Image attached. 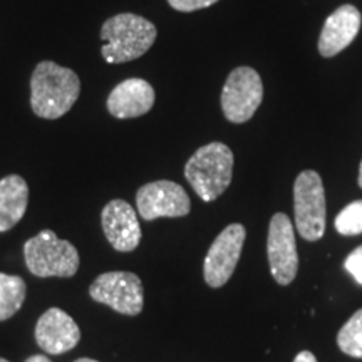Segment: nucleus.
Returning a JSON list of instances; mask_svg holds the SVG:
<instances>
[{"label":"nucleus","mask_w":362,"mask_h":362,"mask_svg":"<svg viewBox=\"0 0 362 362\" xmlns=\"http://www.w3.org/2000/svg\"><path fill=\"white\" fill-rule=\"evenodd\" d=\"M81 341L79 325L59 307H51L35 324V342L47 354L59 356L69 352Z\"/></svg>","instance_id":"11"},{"label":"nucleus","mask_w":362,"mask_h":362,"mask_svg":"<svg viewBox=\"0 0 362 362\" xmlns=\"http://www.w3.org/2000/svg\"><path fill=\"white\" fill-rule=\"evenodd\" d=\"M245 238L247 230L245 226L240 223L225 226L218 237L215 238V242L208 248L205 264H203L205 282L210 287H223L232 279L233 272L237 269L240 255H242Z\"/></svg>","instance_id":"9"},{"label":"nucleus","mask_w":362,"mask_h":362,"mask_svg":"<svg viewBox=\"0 0 362 362\" xmlns=\"http://www.w3.org/2000/svg\"><path fill=\"white\" fill-rule=\"evenodd\" d=\"M264 99V84L253 67L240 66L228 74L221 90V110L230 123L250 121Z\"/></svg>","instance_id":"6"},{"label":"nucleus","mask_w":362,"mask_h":362,"mask_svg":"<svg viewBox=\"0 0 362 362\" xmlns=\"http://www.w3.org/2000/svg\"><path fill=\"white\" fill-rule=\"evenodd\" d=\"M293 362H317V359H315V356L312 354V352L302 351V352H298L296 359H293Z\"/></svg>","instance_id":"21"},{"label":"nucleus","mask_w":362,"mask_h":362,"mask_svg":"<svg viewBox=\"0 0 362 362\" xmlns=\"http://www.w3.org/2000/svg\"><path fill=\"white\" fill-rule=\"evenodd\" d=\"M334 226L344 237H354L362 233V200H356L347 205L336 216Z\"/></svg>","instance_id":"18"},{"label":"nucleus","mask_w":362,"mask_h":362,"mask_svg":"<svg viewBox=\"0 0 362 362\" xmlns=\"http://www.w3.org/2000/svg\"><path fill=\"white\" fill-rule=\"evenodd\" d=\"M138 214L146 221L156 218H180L192 210L188 193L178 183L168 180L143 185L136 193Z\"/></svg>","instance_id":"8"},{"label":"nucleus","mask_w":362,"mask_h":362,"mask_svg":"<svg viewBox=\"0 0 362 362\" xmlns=\"http://www.w3.org/2000/svg\"><path fill=\"white\" fill-rule=\"evenodd\" d=\"M357 183H359V187L362 188V161H361V166H359V178H357Z\"/></svg>","instance_id":"23"},{"label":"nucleus","mask_w":362,"mask_h":362,"mask_svg":"<svg viewBox=\"0 0 362 362\" xmlns=\"http://www.w3.org/2000/svg\"><path fill=\"white\" fill-rule=\"evenodd\" d=\"M0 362H8L7 359H4V357H0Z\"/></svg>","instance_id":"25"},{"label":"nucleus","mask_w":362,"mask_h":362,"mask_svg":"<svg viewBox=\"0 0 362 362\" xmlns=\"http://www.w3.org/2000/svg\"><path fill=\"white\" fill-rule=\"evenodd\" d=\"M218 0H168V4L178 12H194L200 8H206Z\"/></svg>","instance_id":"20"},{"label":"nucleus","mask_w":362,"mask_h":362,"mask_svg":"<svg viewBox=\"0 0 362 362\" xmlns=\"http://www.w3.org/2000/svg\"><path fill=\"white\" fill-rule=\"evenodd\" d=\"M81 81L72 69L52 61L35 66L30 78V106L42 119H59L71 111L79 99Z\"/></svg>","instance_id":"1"},{"label":"nucleus","mask_w":362,"mask_h":362,"mask_svg":"<svg viewBox=\"0 0 362 362\" xmlns=\"http://www.w3.org/2000/svg\"><path fill=\"white\" fill-rule=\"evenodd\" d=\"M106 106L117 119L144 116L155 106V89L144 79H126L111 90Z\"/></svg>","instance_id":"14"},{"label":"nucleus","mask_w":362,"mask_h":362,"mask_svg":"<svg viewBox=\"0 0 362 362\" xmlns=\"http://www.w3.org/2000/svg\"><path fill=\"white\" fill-rule=\"evenodd\" d=\"M158 30L153 22L136 13H117L104 22L101 54L110 64H123L146 54L155 44Z\"/></svg>","instance_id":"2"},{"label":"nucleus","mask_w":362,"mask_h":362,"mask_svg":"<svg viewBox=\"0 0 362 362\" xmlns=\"http://www.w3.org/2000/svg\"><path fill=\"white\" fill-rule=\"evenodd\" d=\"M344 267H346V270L356 279V282L362 285V245L357 247L356 250H352L349 255H347L346 262H344Z\"/></svg>","instance_id":"19"},{"label":"nucleus","mask_w":362,"mask_h":362,"mask_svg":"<svg viewBox=\"0 0 362 362\" xmlns=\"http://www.w3.org/2000/svg\"><path fill=\"white\" fill-rule=\"evenodd\" d=\"M89 296L93 300L111 307L123 315L141 314L144 291L141 279L133 272H106L90 284Z\"/></svg>","instance_id":"7"},{"label":"nucleus","mask_w":362,"mask_h":362,"mask_svg":"<svg viewBox=\"0 0 362 362\" xmlns=\"http://www.w3.org/2000/svg\"><path fill=\"white\" fill-rule=\"evenodd\" d=\"M29 187L19 175H7L0 180V233L13 228L25 215Z\"/></svg>","instance_id":"15"},{"label":"nucleus","mask_w":362,"mask_h":362,"mask_svg":"<svg viewBox=\"0 0 362 362\" xmlns=\"http://www.w3.org/2000/svg\"><path fill=\"white\" fill-rule=\"evenodd\" d=\"M293 211L297 232L307 242H317L325 233V192L320 175L305 170L293 183Z\"/></svg>","instance_id":"5"},{"label":"nucleus","mask_w":362,"mask_h":362,"mask_svg":"<svg viewBox=\"0 0 362 362\" xmlns=\"http://www.w3.org/2000/svg\"><path fill=\"white\" fill-rule=\"evenodd\" d=\"M27 296V285L19 275L0 272V322L8 320L22 309Z\"/></svg>","instance_id":"16"},{"label":"nucleus","mask_w":362,"mask_h":362,"mask_svg":"<svg viewBox=\"0 0 362 362\" xmlns=\"http://www.w3.org/2000/svg\"><path fill=\"white\" fill-rule=\"evenodd\" d=\"M25 362H52L51 359H49V357H45V356H40V354H35V356H30L29 359H27Z\"/></svg>","instance_id":"22"},{"label":"nucleus","mask_w":362,"mask_h":362,"mask_svg":"<svg viewBox=\"0 0 362 362\" xmlns=\"http://www.w3.org/2000/svg\"><path fill=\"white\" fill-rule=\"evenodd\" d=\"M74 362H99V361L89 359V357H81V359H78V361H74Z\"/></svg>","instance_id":"24"},{"label":"nucleus","mask_w":362,"mask_h":362,"mask_svg":"<svg viewBox=\"0 0 362 362\" xmlns=\"http://www.w3.org/2000/svg\"><path fill=\"white\" fill-rule=\"evenodd\" d=\"M27 269L35 277H72L79 269L78 248L61 240L52 230H42L24 243Z\"/></svg>","instance_id":"4"},{"label":"nucleus","mask_w":362,"mask_h":362,"mask_svg":"<svg viewBox=\"0 0 362 362\" xmlns=\"http://www.w3.org/2000/svg\"><path fill=\"white\" fill-rule=\"evenodd\" d=\"M337 346L344 354L362 359V309L357 310L339 330Z\"/></svg>","instance_id":"17"},{"label":"nucleus","mask_w":362,"mask_h":362,"mask_svg":"<svg viewBox=\"0 0 362 362\" xmlns=\"http://www.w3.org/2000/svg\"><path fill=\"white\" fill-rule=\"evenodd\" d=\"M233 153L223 143L198 148L185 166V176L203 202H214L232 183Z\"/></svg>","instance_id":"3"},{"label":"nucleus","mask_w":362,"mask_h":362,"mask_svg":"<svg viewBox=\"0 0 362 362\" xmlns=\"http://www.w3.org/2000/svg\"><path fill=\"white\" fill-rule=\"evenodd\" d=\"M267 255L275 282L279 285L293 282L298 270V255L293 225L285 214L272 216L267 237Z\"/></svg>","instance_id":"10"},{"label":"nucleus","mask_w":362,"mask_h":362,"mask_svg":"<svg viewBox=\"0 0 362 362\" xmlns=\"http://www.w3.org/2000/svg\"><path fill=\"white\" fill-rule=\"evenodd\" d=\"M362 16L357 7L344 4L325 19L319 37V52L322 57H334L354 42L361 30Z\"/></svg>","instance_id":"13"},{"label":"nucleus","mask_w":362,"mask_h":362,"mask_svg":"<svg viewBox=\"0 0 362 362\" xmlns=\"http://www.w3.org/2000/svg\"><path fill=\"white\" fill-rule=\"evenodd\" d=\"M103 232L117 252H133L141 242V226L133 206L124 200H111L103 208Z\"/></svg>","instance_id":"12"}]
</instances>
